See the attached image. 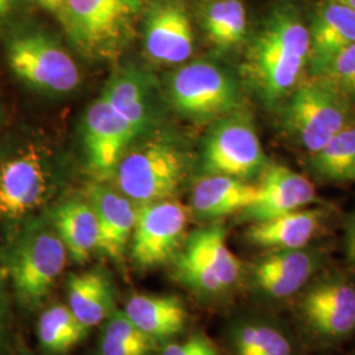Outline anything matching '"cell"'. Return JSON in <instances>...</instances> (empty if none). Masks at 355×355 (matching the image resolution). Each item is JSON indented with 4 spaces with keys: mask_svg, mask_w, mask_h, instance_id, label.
<instances>
[{
    "mask_svg": "<svg viewBox=\"0 0 355 355\" xmlns=\"http://www.w3.org/2000/svg\"><path fill=\"white\" fill-rule=\"evenodd\" d=\"M228 338L232 355H303L299 338L278 318L240 320L229 330Z\"/></svg>",
    "mask_w": 355,
    "mask_h": 355,
    "instance_id": "d6986e66",
    "label": "cell"
},
{
    "mask_svg": "<svg viewBox=\"0 0 355 355\" xmlns=\"http://www.w3.org/2000/svg\"><path fill=\"white\" fill-rule=\"evenodd\" d=\"M345 254L347 258V262L355 270V214L349 217L346 227H345Z\"/></svg>",
    "mask_w": 355,
    "mask_h": 355,
    "instance_id": "d6a6232c",
    "label": "cell"
},
{
    "mask_svg": "<svg viewBox=\"0 0 355 355\" xmlns=\"http://www.w3.org/2000/svg\"><path fill=\"white\" fill-rule=\"evenodd\" d=\"M187 208L174 199L140 205L129 242L135 266L149 270L170 263L187 236Z\"/></svg>",
    "mask_w": 355,
    "mask_h": 355,
    "instance_id": "30bf717a",
    "label": "cell"
},
{
    "mask_svg": "<svg viewBox=\"0 0 355 355\" xmlns=\"http://www.w3.org/2000/svg\"><path fill=\"white\" fill-rule=\"evenodd\" d=\"M48 220L64 242L67 255L83 265L98 252L99 225L89 200L70 199L51 209Z\"/></svg>",
    "mask_w": 355,
    "mask_h": 355,
    "instance_id": "cb8c5ba5",
    "label": "cell"
},
{
    "mask_svg": "<svg viewBox=\"0 0 355 355\" xmlns=\"http://www.w3.org/2000/svg\"><path fill=\"white\" fill-rule=\"evenodd\" d=\"M103 327L101 355H152L154 345L124 313L116 309Z\"/></svg>",
    "mask_w": 355,
    "mask_h": 355,
    "instance_id": "f1b7e54d",
    "label": "cell"
},
{
    "mask_svg": "<svg viewBox=\"0 0 355 355\" xmlns=\"http://www.w3.org/2000/svg\"><path fill=\"white\" fill-rule=\"evenodd\" d=\"M10 330V295L8 280L3 270H0V349L6 343Z\"/></svg>",
    "mask_w": 355,
    "mask_h": 355,
    "instance_id": "1f68e13d",
    "label": "cell"
},
{
    "mask_svg": "<svg viewBox=\"0 0 355 355\" xmlns=\"http://www.w3.org/2000/svg\"><path fill=\"white\" fill-rule=\"evenodd\" d=\"M322 266V257L308 248L268 250L254 262L250 283L254 291L272 303L293 300Z\"/></svg>",
    "mask_w": 355,
    "mask_h": 355,
    "instance_id": "4fadbf2b",
    "label": "cell"
},
{
    "mask_svg": "<svg viewBox=\"0 0 355 355\" xmlns=\"http://www.w3.org/2000/svg\"><path fill=\"white\" fill-rule=\"evenodd\" d=\"M309 57V31L291 6H280L250 42L243 74L261 101L268 107L284 102Z\"/></svg>",
    "mask_w": 355,
    "mask_h": 355,
    "instance_id": "6da1fadb",
    "label": "cell"
},
{
    "mask_svg": "<svg viewBox=\"0 0 355 355\" xmlns=\"http://www.w3.org/2000/svg\"><path fill=\"white\" fill-rule=\"evenodd\" d=\"M7 62L28 86L49 94L71 92L80 82L74 58L54 40L38 32L15 35L7 44Z\"/></svg>",
    "mask_w": 355,
    "mask_h": 355,
    "instance_id": "9c48e42d",
    "label": "cell"
},
{
    "mask_svg": "<svg viewBox=\"0 0 355 355\" xmlns=\"http://www.w3.org/2000/svg\"><path fill=\"white\" fill-rule=\"evenodd\" d=\"M258 186L243 179L211 174L196 182L191 192V209L203 220L243 212L255 202Z\"/></svg>",
    "mask_w": 355,
    "mask_h": 355,
    "instance_id": "7402d4cb",
    "label": "cell"
},
{
    "mask_svg": "<svg viewBox=\"0 0 355 355\" xmlns=\"http://www.w3.org/2000/svg\"><path fill=\"white\" fill-rule=\"evenodd\" d=\"M89 203L99 225L98 252L116 263H121L136 224L137 208L121 192L102 184L89 187Z\"/></svg>",
    "mask_w": 355,
    "mask_h": 355,
    "instance_id": "e0dca14e",
    "label": "cell"
},
{
    "mask_svg": "<svg viewBox=\"0 0 355 355\" xmlns=\"http://www.w3.org/2000/svg\"><path fill=\"white\" fill-rule=\"evenodd\" d=\"M161 355H221L216 343L203 333H195L179 343H166Z\"/></svg>",
    "mask_w": 355,
    "mask_h": 355,
    "instance_id": "4dcf8cb0",
    "label": "cell"
},
{
    "mask_svg": "<svg viewBox=\"0 0 355 355\" xmlns=\"http://www.w3.org/2000/svg\"><path fill=\"white\" fill-rule=\"evenodd\" d=\"M171 263L174 278L207 300L229 295L245 274L241 261L228 246L227 230L218 223L187 234Z\"/></svg>",
    "mask_w": 355,
    "mask_h": 355,
    "instance_id": "3957f363",
    "label": "cell"
},
{
    "mask_svg": "<svg viewBox=\"0 0 355 355\" xmlns=\"http://www.w3.org/2000/svg\"><path fill=\"white\" fill-rule=\"evenodd\" d=\"M316 177L328 182L355 180V127L343 128L309 161Z\"/></svg>",
    "mask_w": 355,
    "mask_h": 355,
    "instance_id": "83f0119b",
    "label": "cell"
},
{
    "mask_svg": "<svg viewBox=\"0 0 355 355\" xmlns=\"http://www.w3.org/2000/svg\"><path fill=\"white\" fill-rule=\"evenodd\" d=\"M184 159L165 141H148L123 154L114 175L120 192L145 205L173 199L184 179Z\"/></svg>",
    "mask_w": 355,
    "mask_h": 355,
    "instance_id": "52a82bcc",
    "label": "cell"
},
{
    "mask_svg": "<svg viewBox=\"0 0 355 355\" xmlns=\"http://www.w3.org/2000/svg\"><path fill=\"white\" fill-rule=\"evenodd\" d=\"M321 209H299L270 220L252 223L246 232L249 241L267 250L303 249L322 227Z\"/></svg>",
    "mask_w": 355,
    "mask_h": 355,
    "instance_id": "603a6c76",
    "label": "cell"
},
{
    "mask_svg": "<svg viewBox=\"0 0 355 355\" xmlns=\"http://www.w3.org/2000/svg\"><path fill=\"white\" fill-rule=\"evenodd\" d=\"M102 96L116 114L140 132L149 124L152 111L149 86L136 67H123L114 73Z\"/></svg>",
    "mask_w": 355,
    "mask_h": 355,
    "instance_id": "d4e9b609",
    "label": "cell"
},
{
    "mask_svg": "<svg viewBox=\"0 0 355 355\" xmlns=\"http://www.w3.org/2000/svg\"><path fill=\"white\" fill-rule=\"evenodd\" d=\"M200 17L207 36L221 49L239 45L246 36L248 19L240 0H207Z\"/></svg>",
    "mask_w": 355,
    "mask_h": 355,
    "instance_id": "4316f807",
    "label": "cell"
},
{
    "mask_svg": "<svg viewBox=\"0 0 355 355\" xmlns=\"http://www.w3.org/2000/svg\"><path fill=\"white\" fill-rule=\"evenodd\" d=\"M328 1H331V3H337V4H341V6L349 7V8H352V10H354L355 11V0H328Z\"/></svg>",
    "mask_w": 355,
    "mask_h": 355,
    "instance_id": "d590c367",
    "label": "cell"
},
{
    "mask_svg": "<svg viewBox=\"0 0 355 355\" xmlns=\"http://www.w3.org/2000/svg\"><path fill=\"white\" fill-rule=\"evenodd\" d=\"M167 96L179 114L198 120L225 116L241 103L234 76L209 61H195L173 73L167 82Z\"/></svg>",
    "mask_w": 355,
    "mask_h": 355,
    "instance_id": "ba28073f",
    "label": "cell"
},
{
    "mask_svg": "<svg viewBox=\"0 0 355 355\" xmlns=\"http://www.w3.org/2000/svg\"><path fill=\"white\" fill-rule=\"evenodd\" d=\"M352 355H355V353H354V354H352Z\"/></svg>",
    "mask_w": 355,
    "mask_h": 355,
    "instance_id": "74e56055",
    "label": "cell"
},
{
    "mask_svg": "<svg viewBox=\"0 0 355 355\" xmlns=\"http://www.w3.org/2000/svg\"><path fill=\"white\" fill-rule=\"evenodd\" d=\"M38 7H41L42 10L45 11H49V12L55 13L60 11L64 0H33Z\"/></svg>",
    "mask_w": 355,
    "mask_h": 355,
    "instance_id": "e575fe53",
    "label": "cell"
},
{
    "mask_svg": "<svg viewBox=\"0 0 355 355\" xmlns=\"http://www.w3.org/2000/svg\"><path fill=\"white\" fill-rule=\"evenodd\" d=\"M51 178L48 164L35 146L0 161V220L17 221L46 202Z\"/></svg>",
    "mask_w": 355,
    "mask_h": 355,
    "instance_id": "7c38bea8",
    "label": "cell"
},
{
    "mask_svg": "<svg viewBox=\"0 0 355 355\" xmlns=\"http://www.w3.org/2000/svg\"><path fill=\"white\" fill-rule=\"evenodd\" d=\"M66 296L69 309L89 329L103 324L117 309L114 282L101 266L70 275Z\"/></svg>",
    "mask_w": 355,
    "mask_h": 355,
    "instance_id": "44dd1931",
    "label": "cell"
},
{
    "mask_svg": "<svg viewBox=\"0 0 355 355\" xmlns=\"http://www.w3.org/2000/svg\"><path fill=\"white\" fill-rule=\"evenodd\" d=\"M20 355H32V354H29V353H26V352H24V353H21V354Z\"/></svg>",
    "mask_w": 355,
    "mask_h": 355,
    "instance_id": "8d00e7d4",
    "label": "cell"
},
{
    "mask_svg": "<svg viewBox=\"0 0 355 355\" xmlns=\"http://www.w3.org/2000/svg\"><path fill=\"white\" fill-rule=\"evenodd\" d=\"M316 200L313 183L286 166H270L258 184L257 199L241 212L242 218L259 223L303 209Z\"/></svg>",
    "mask_w": 355,
    "mask_h": 355,
    "instance_id": "9a60e30c",
    "label": "cell"
},
{
    "mask_svg": "<svg viewBox=\"0 0 355 355\" xmlns=\"http://www.w3.org/2000/svg\"><path fill=\"white\" fill-rule=\"evenodd\" d=\"M321 76L328 78L350 102L355 103V42L345 49Z\"/></svg>",
    "mask_w": 355,
    "mask_h": 355,
    "instance_id": "f546056e",
    "label": "cell"
},
{
    "mask_svg": "<svg viewBox=\"0 0 355 355\" xmlns=\"http://www.w3.org/2000/svg\"><path fill=\"white\" fill-rule=\"evenodd\" d=\"M144 0H64L57 12L66 35L91 60L117 55L139 16Z\"/></svg>",
    "mask_w": 355,
    "mask_h": 355,
    "instance_id": "277c9868",
    "label": "cell"
},
{
    "mask_svg": "<svg viewBox=\"0 0 355 355\" xmlns=\"http://www.w3.org/2000/svg\"><path fill=\"white\" fill-rule=\"evenodd\" d=\"M89 330L67 305H51L38 318V343L45 354H67L87 337Z\"/></svg>",
    "mask_w": 355,
    "mask_h": 355,
    "instance_id": "484cf974",
    "label": "cell"
},
{
    "mask_svg": "<svg viewBox=\"0 0 355 355\" xmlns=\"http://www.w3.org/2000/svg\"><path fill=\"white\" fill-rule=\"evenodd\" d=\"M124 313L153 343H170L186 329L189 312L174 295L136 293L128 299Z\"/></svg>",
    "mask_w": 355,
    "mask_h": 355,
    "instance_id": "ffe728a7",
    "label": "cell"
},
{
    "mask_svg": "<svg viewBox=\"0 0 355 355\" xmlns=\"http://www.w3.org/2000/svg\"><path fill=\"white\" fill-rule=\"evenodd\" d=\"M17 0H0V26H3L15 12Z\"/></svg>",
    "mask_w": 355,
    "mask_h": 355,
    "instance_id": "836d02e7",
    "label": "cell"
},
{
    "mask_svg": "<svg viewBox=\"0 0 355 355\" xmlns=\"http://www.w3.org/2000/svg\"><path fill=\"white\" fill-rule=\"evenodd\" d=\"M1 268L15 299L35 311L45 303L64 272L67 252L49 220L31 218L4 252Z\"/></svg>",
    "mask_w": 355,
    "mask_h": 355,
    "instance_id": "7a4b0ae2",
    "label": "cell"
},
{
    "mask_svg": "<svg viewBox=\"0 0 355 355\" xmlns=\"http://www.w3.org/2000/svg\"><path fill=\"white\" fill-rule=\"evenodd\" d=\"M145 51L161 64L187 61L193 51V32L186 10L174 1L158 4L145 26Z\"/></svg>",
    "mask_w": 355,
    "mask_h": 355,
    "instance_id": "2e32d148",
    "label": "cell"
},
{
    "mask_svg": "<svg viewBox=\"0 0 355 355\" xmlns=\"http://www.w3.org/2000/svg\"><path fill=\"white\" fill-rule=\"evenodd\" d=\"M308 31V67L312 76H324L336 58L355 42V11L327 0Z\"/></svg>",
    "mask_w": 355,
    "mask_h": 355,
    "instance_id": "ac0fdd59",
    "label": "cell"
},
{
    "mask_svg": "<svg viewBox=\"0 0 355 355\" xmlns=\"http://www.w3.org/2000/svg\"><path fill=\"white\" fill-rule=\"evenodd\" d=\"M204 167L211 174L249 179L266 164V155L252 120L241 114H228L205 139Z\"/></svg>",
    "mask_w": 355,
    "mask_h": 355,
    "instance_id": "8fae6325",
    "label": "cell"
},
{
    "mask_svg": "<svg viewBox=\"0 0 355 355\" xmlns=\"http://www.w3.org/2000/svg\"><path fill=\"white\" fill-rule=\"evenodd\" d=\"M350 103L328 78L313 76L299 82L284 101L282 123L295 142L313 154L347 127Z\"/></svg>",
    "mask_w": 355,
    "mask_h": 355,
    "instance_id": "5b68a950",
    "label": "cell"
},
{
    "mask_svg": "<svg viewBox=\"0 0 355 355\" xmlns=\"http://www.w3.org/2000/svg\"><path fill=\"white\" fill-rule=\"evenodd\" d=\"M141 132L116 114L101 95L83 119V144L89 170L101 180L114 175L128 146Z\"/></svg>",
    "mask_w": 355,
    "mask_h": 355,
    "instance_id": "5bb4252c",
    "label": "cell"
},
{
    "mask_svg": "<svg viewBox=\"0 0 355 355\" xmlns=\"http://www.w3.org/2000/svg\"><path fill=\"white\" fill-rule=\"evenodd\" d=\"M293 316L305 337L334 346L355 333V283L341 272H318L293 299Z\"/></svg>",
    "mask_w": 355,
    "mask_h": 355,
    "instance_id": "8992f818",
    "label": "cell"
}]
</instances>
